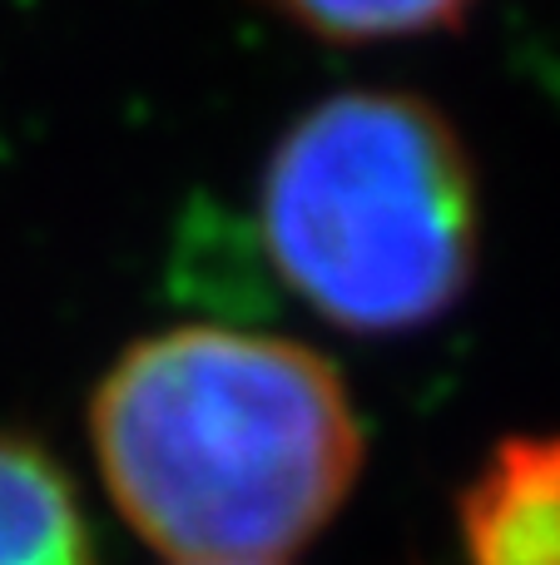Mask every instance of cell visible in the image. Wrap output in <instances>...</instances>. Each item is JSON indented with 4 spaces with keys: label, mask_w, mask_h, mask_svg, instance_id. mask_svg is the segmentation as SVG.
<instances>
[{
    "label": "cell",
    "mask_w": 560,
    "mask_h": 565,
    "mask_svg": "<svg viewBox=\"0 0 560 565\" xmlns=\"http://www.w3.org/2000/svg\"><path fill=\"white\" fill-rule=\"evenodd\" d=\"M254 6L313 40L387 45L462 25L476 0H254Z\"/></svg>",
    "instance_id": "5"
},
{
    "label": "cell",
    "mask_w": 560,
    "mask_h": 565,
    "mask_svg": "<svg viewBox=\"0 0 560 565\" xmlns=\"http://www.w3.org/2000/svg\"><path fill=\"white\" fill-rule=\"evenodd\" d=\"M263 258L327 328L397 338L442 322L482 258V184L462 129L412 89H337L273 139Z\"/></svg>",
    "instance_id": "2"
},
{
    "label": "cell",
    "mask_w": 560,
    "mask_h": 565,
    "mask_svg": "<svg viewBox=\"0 0 560 565\" xmlns=\"http://www.w3.org/2000/svg\"><path fill=\"white\" fill-rule=\"evenodd\" d=\"M0 565H95L65 471L25 437H0Z\"/></svg>",
    "instance_id": "4"
},
{
    "label": "cell",
    "mask_w": 560,
    "mask_h": 565,
    "mask_svg": "<svg viewBox=\"0 0 560 565\" xmlns=\"http://www.w3.org/2000/svg\"><path fill=\"white\" fill-rule=\"evenodd\" d=\"M466 565H560V431L506 437L462 491Z\"/></svg>",
    "instance_id": "3"
},
{
    "label": "cell",
    "mask_w": 560,
    "mask_h": 565,
    "mask_svg": "<svg viewBox=\"0 0 560 565\" xmlns=\"http://www.w3.org/2000/svg\"><path fill=\"white\" fill-rule=\"evenodd\" d=\"M119 516L184 565H273L317 536L363 467V427L317 348L224 322L139 338L89 402Z\"/></svg>",
    "instance_id": "1"
}]
</instances>
